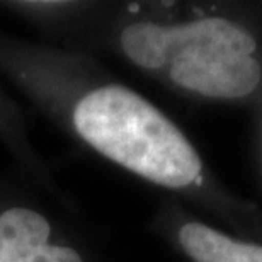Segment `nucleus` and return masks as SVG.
I'll use <instances>...</instances> for the list:
<instances>
[{"label": "nucleus", "instance_id": "nucleus-4", "mask_svg": "<svg viewBox=\"0 0 262 262\" xmlns=\"http://www.w3.org/2000/svg\"><path fill=\"white\" fill-rule=\"evenodd\" d=\"M179 240L196 262H262V247L235 242L227 235L201 223H187Z\"/></svg>", "mask_w": 262, "mask_h": 262}, {"label": "nucleus", "instance_id": "nucleus-2", "mask_svg": "<svg viewBox=\"0 0 262 262\" xmlns=\"http://www.w3.org/2000/svg\"><path fill=\"white\" fill-rule=\"evenodd\" d=\"M73 124L99 154L155 184L184 187L199 181L201 160L189 140L126 87L89 92L75 106Z\"/></svg>", "mask_w": 262, "mask_h": 262}, {"label": "nucleus", "instance_id": "nucleus-1", "mask_svg": "<svg viewBox=\"0 0 262 262\" xmlns=\"http://www.w3.org/2000/svg\"><path fill=\"white\" fill-rule=\"evenodd\" d=\"M121 46L136 65L169 67L172 82L208 97L238 99L260 82V65L252 56L257 43L227 19L179 26L136 23L123 31Z\"/></svg>", "mask_w": 262, "mask_h": 262}, {"label": "nucleus", "instance_id": "nucleus-3", "mask_svg": "<svg viewBox=\"0 0 262 262\" xmlns=\"http://www.w3.org/2000/svg\"><path fill=\"white\" fill-rule=\"evenodd\" d=\"M51 227L29 208H10L0 214V262H83L72 247L48 242Z\"/></svg>", "mask_w": 262, "mask_h": 262}]
</instances>
